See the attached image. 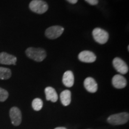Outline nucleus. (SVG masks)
Wrapping results in <instances>:
<instances>
[{
  "label": "nucleus",
  "instance_id": "nucleus-1",
  "mask_svg": "<svg viewBox=\"0 0 129 129\" xmlns=\"http://www.w3.org/2000/svg\"><path fill=\"white\" fill-rule=\"evenodd\" d=\"M26 54L29 58L36 62H42L46 57V52L41 48L29 47L25 51Z\"/></svg>",
  "mask_w": 129,
  "mask_h": 129
},
{
  "label": "nucleus",
  "instance_id": "nucleus-2",
  "mask_svg": "<svg viewBox=\"0 0 129 129\" xmlns=\"http://www.w3.org/2000/svg\"><path fill=\"white\" fill-rule=\"evenodd\" d=\"M129 119L128 113L121 112L114 114L108 118L107 121L112 125H121L128 122Z\"/></svg>",
  "mask_w": 129,
  "mask_h": 129
},
{
  "label": "nucleus",
  "instance_id": "nucleus-3",
  "mask_svg": "<svg viewBox=\"0 0 129 129\" xmlns=\"http://www.w3.org/2000/svg\"><path fill=\"white\" fill-rule=\"evenodd\" d=\"M29 9L36 13L43 14L47 11L48 6L43 0H32L29 4Z\"/></svg>",
  "mask_w": 129,
  "mask_h": 129
},
{
  "label": "nucleus",
  "instance_id": "nucleus-4",
  "mask_svg": "<svg viewBox=\"0 0 129 129\" xmlns=\"http://www.w3.org/2000/svg\"><path fill=\"white\" fill-rule=\"evenodd\" d=\"M92 34L95 41L101 44H105L109 39V34L108 32L101 28H96L94 29Z\"/></svg>",
  "mask_w": 129,
  "mask_h": 129
},
{
  "label": "nucleus",
  "instance_id": "nucleus-5",
  "mask_svg": "<svg viewBox=\"0 0 129 129\" xmlns=\"http://www.w3.org/2000/svg\"><path fill=\"white\" fill-rule=\"evenodd\" d=\"M63 31L64 28L60 26H53L47 29L45 35L49 39L54 40L59 38Z\"/></svg>",
  "mask_w": 129,
  "mask_h": 129
},
{
  "label": "nucleus",
  "instance_id": "nucleus-6",
  "mask_svg": "<svg viewBox=\"0 0 129 129\" xmlns=\"http://www.w3.org/2000/svg\"><path fill=\"white\" fill-rule=\"evenodd\" d=\"M112 64L115 70L121 74H125L128 71V65L120 57H115L113 60Z\"/></svg>",
  "mask_w": 129,
  "mask_h": 129
},
{
  "label": "nucleus",
  "instance_id": "nucleus-7",
  "mask_svg": "<svg viewBox=\"0 0 129 129\" xmlns=\"http://www.w3.org/2000/svg\"><path fill=\"white\" fill-rule=\"evenodd\" d=\"M10 117L12 124L15 126H18L22 122V114L18 108L13 107L10 110Z\"/></svg>",
  "mask_w": 129,
  "mask_h": 129
},
{
  "label": "nucleus",
  "instance_id": "nucleus-8",
  "mask_svg": "<svg viewBox=\"0 0 129 129\" xmlns=\"http://www.w3.org/2000/svg\"><path fill=\"white\" fill-rule=\"evenodd\" d=\"M78 59L85 63H93L96 60V56L90 51L84 50L78 54Z\"/></svg>",
  "mask_w": 129,
  "mask_h": 129
},
{
  "label": "nucleus",
  "instance_id": "nucleus-9",
  "mask_svg": "<svg viewBox=\"0 0 129 129\" xmlns=\"http://www.w3.org/2000/svg\"><path fill=\"white\" fill-rule=\"evenodd\" d=\"M17 58L16 56L6 52L0 53V63L3 64H16Z\"/></svg>",
  "mask_w": 129,
  "mask_h": 129
},
{
  "label": "nucleus",
  "instance_id": "nucleus-10",
  "mask_svg": "<svg viewBox=\"0 0 129 129\" xmlns=\"http://www.w3.org/2000/svg\"><path fill=\"white\" fill-rule=\"evenodd\" d=\"M112 83L116 88H123L127 85V81L122 75L117 74L114 75L112 79Z\"/></svg>",
  "mask_w": 129,
  "mask_h": 129
},
{
  "label": "nucleus",
  "instance_id": "nucleus-11",
  "mask_svg": "<svg viewBox=\"0 0 129 129\" xmlns=\"http://www.w3.org/2000/svg\"><path fill=\"white\" fill-rule=\"evenodd\" d=\"M84 85L87 91L90 93H95L98 90V84L91 77H88L84 80Z\"/></svg>",
  "mask_w": 129,
  "mask_h": 129
},
{
  "label": "nucleus",
  "instance_id": "nucleus-12",
  "mask_svg": "<svg viewBox=\"0 0 129 129\" xmlns=\"http://www.w3.org/2000/svg\"><path fill=\"white\" fill-rule=\"evenodd\" d=\"M62 82L67 87H71L74 83V76L73 72L71 71H67L63 75Z\"/></svg>",
  "mask_w": 129,
  "mask_h": 129
},
{
  "label": "nucleus",
  "instance_id": "nucleus-13",
  "mask_svg": "<svg viewBox=\"0 0 129 129\" xmlns=\"http://www.w3.org/2000/svg\"><path fill=\"white\" fill-rule=\"evenodd\" d=\"M46 99L47 101H50L52 102H56L58 99V95L56 93L55 89L51 87H47L45 88Z\"/></svg>",
  "mask_w": 129,
  "mask_h": 129
},
{
  "label": "nucleus",
  "instance_id": "nucleus-14",
  "mask_svg": "<svg viewBox=\"0 0 129 129\" xmlns=\"http://www.w3.org/2000/svg\"><path fill=\"white\" fill-rule=\"evenodd\" d=\"M60 101L64 106H68L71 102V93L68 90L63 91L60 95Z\"/></svg>",
  "mask_w": 129,
  "mask_h": 129
},
{
  "label": "nucleus",
  "instance_id": "nucleus-15",
  "mask_svg": "<svg viewBox=\"0 0 129 129\" xmlns=\"http://www.w3.org/2000/svg\"><path fill=\"white\" fill-rule=\"evenodd\" d=\"M12 76L11 70L7 68L0 67V79L8 80Z\"/></svg>",
  "mask_w": 129,
  "mask_h": 129
},
{
  "label": "nucleus",
  "instance_id": "nucleus-16",
  "mask_svg": "<svg viewBox=\"0 0 129 129\" xmlns=\"http://www.w3.org/2000/svg\"><path fill=\"white\" fill-rule=\"evenodd\" d=\"M43 102L40 98H35L33 100L32 103V106L35 111H38L41 110L43 108Z\"/></svg>",
  "mask_w": 129,
  "mask_h": 129
},
{
  "label": "nucleus",
  "instance_id": "nucleus-17",
  "mask_svg": "<svg viewBox=\"0 0 129 129\" xmlns=\"http://www.w3.org/2000/svg\"><path fill=\"white\" fill-rule=\"evenodd\" d=\"M9 97V93L7 90L0 87V102H4Z\"/></svg>",
  "mask_w": 129,
  "mask_h": 129
},
{
  "label": "nucleus",
  "instance_id": "nucleus-18",
  "mask_svg": "<svg viewBox=\"0 0 129 129\" xmlns=\"http://www.w3.org/2000/svg\"><path fill=\"white\" fill-rule=\"evenodd\" d=\"M87 3H88V4L90 5H93V6H94V5H96L98 4L99 3V0H85Z\"/></svg>",
  "mask_w": 129,
  "mask_h": 129
},
{
  "label": "nucleus",
  "instance_id": "nucleus-19",
  "mask_svg": "<svg viewBox=\"0 0 129 129\" xmlns=\"http://www.w3.org/2000/svg\"><path fill=\"white\" fill-rule=\"evenodd\" d=\"M67 1H68L69 3H71V4H76L78 0H67Z\"/></svg>",
  "mask_w": 129,
  "mask_h": 129
},
{
  "label": "nucleus",
  "instance_id": "nucleus-20",
  "mask_svg": "<svg viewBox=\"0 0 129 129\" xmlns=\"http://www.w3.org/2000/svg\"><path fill=\"white\" fill-rule=\"evenodd\" d=\"M54 129H67L65 127H56Z\"/></svg>",
  "mask_w": 129,
  "mask_h": 129
}]
</instances>
